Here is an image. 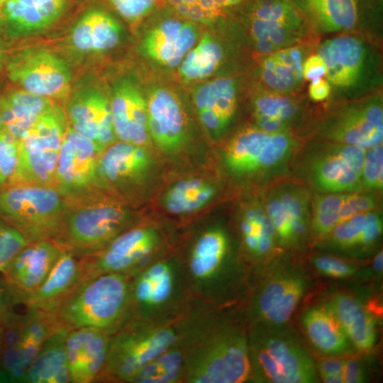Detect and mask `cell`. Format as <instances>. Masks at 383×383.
<instances>
[{"label":"cell","instance_id":"cell-57","mask_svg":"<svg viewBox=\"0 0 383 383\" xmlns=\"http://www.w3.org/2000/svg\"><path fill=\"white\" fill-rule=\"evenodd\" d=\"M5 48L2 40L0 38V70L3 65L5 59Z\"/></svg>","mask_w":383,"mask_h":383},{"label":"cell","instance_id":"cell-33","mask_svg":"<svg viewBox=\"0 0 383 383\" xmlns=\"http://www.w3.org/2000/svg\"><path fill=\"white\" fill-rule=\"evenodd\" d=\"M306 24L316 31L338 33L353 29L357 22L356 0H292Z\"/></svg>","mask_w":383,"mask_h":383},{"label":"cell","instance_id":"cell-47","mask_svg":"<svg viewBox=\"0 0 383 383\" xmlns=\"http://www.w3.org/2000/svg\"><path fill=\"white\" fill-rule=\"evenodd\" d=\"M378 201L372 194L350 192L339 212V224L357 214L375 210Z\"/></svg>","mask_w":383,"mask_h":383},{"label":"cell","instance_id":"cell-4","mask_svg":"<svg viewBox=\"0 0 383 383\" xmlns=\"http://www.w3.org/2000/svg\"><path fill=\"white\" fill-rule=\"evenodd\" d=\"M64 199V219L55 241L79 257L98 251L133 226L130 211L107 192Z\"/></svg>","mask_w":383,"mask_h":383},{"label":"cell","instance_id":"cell-3","mask_svg":"<svg viewBox=\"0 0 383 383\" xmlns=\"http://www.w3.org/2000/svg\"><path fill=\"white\" fill-rule=\"evenodd\" d=\"M197 302L176 318L158 321L130 320L110 339L97 382L130 383L147 364L178 343L189 329Z\"/></svg>","mask_w":383,"mask_h":383},{"label":"cell","instance_id":"cell-23","mask_svg":"<svg viewBox=\"0 0 383 383\" xmlns=\"http://www.w3.org/2000/svg\"><path fill=\"white\" fill-rule=\"evenodd\" d=\"M111 335L107 331L94 327L69 331L66 351L71 382H97L105 364Z\"/></svg>","mask_w":383,"mask_h":383},{"label":"cell","instance_id":"cell-13","mask_svg":"<svg viewBox=\"0 0 383 383\" xmlns=\"http://www.w3.org/2000/svg\"><path fill=\"white\" fill-rule=\"evenodd\" d=\"M295 145L289 131H267L257 126L244 128L228 143L226 163L238 174L272 172L287 162Z\"/></svg>","mask_w":383,"mask_h":383},{"label":"cell","instance_id":"cell-6","mask_svg":"<svg viewBox=\"0 0 383 383\" xmlns=\"http://www.w3.org/2000/svg\"><path fill=\"white\" fill-rule=\"evenodd\" d=\"M194 302L179 256L163 252L130 275L128 321L172 319Z\"/></svg>","mask_w":383,"mask_h":383},{"label":"cell","instance_id":"cell-41","mask_svg":"<svg viewBox=\"0 0 383 383\" xmlns=\"http://www.w3.org/2000/svg\"><path fill=\"white\" fill-rule=\"evenodd\" d=\"M223 57L221 45L211 35L206 33L181 62L179 74L187 81L206 78L218 69Z\"/></svg>","mask_w":383,"mask_h":383},{"label":"cell","instance_id":"cell-55","mask_svg":"<svg viewBox=\"0 0 383 383\" xmlns=\"http://www.w3.org/2000/svg\"><path fill=\"white\" fill-rule=\"evenodd\" d=\"M243 0H215L218 8L222 9L239 4Z\"/></svg>","mask_w":383,"mask_h":383},{"label":"cell","instance_id":"cell-44","mask_svg":"<svg viewBox=\"0 0 383 383\" xmlns=\"http://www.w3.org/2000/svg\"><path fill=\"white\" fill-rule=\"evenodd\" d=\"M18 159L19 139L9 132H0V187L11 184Z\"/></svg>","mask_w":383,"mask_h":383},{"label":"cell","instance_id":"cell-54","mask_svg":"<svg viewBox=\"0 0 383 383\" xmlns=\"http://www.w3.org/2000/svg\"><path fill=\"white\" fill-rule=\"evenodd\" d=\"M331 94V86L323 78L311 81L309 87V97L315 101H321L328 97Z\"/></svg>","mask_w":383,"mask_h":383},{"label":"cell","instance_id":"cell-2","mask_svg":"<svg viewBox=\"0 0 383 383\" xmlns=\"http://www.w3.org/2000/svg\"><path fill=\"white\" fill-rule=\"evenodd\" d=\"M179 257L194 300L213 308L236 304L250 270L233 258L224 229L213 226L201 231Z\"/></svg>","mask_w":383,"mask_h":383},{"label":"cell","instance_id":"cell-50","mask_svg":"<svg viewBox=\"0 0 383 383\" xmlns=\"http://www.w3.org/2000/svg\"><path fill=\"white\" fill-rule=\"evenodd\" d=\"M344 365L345 358L329 357L319 360L316 365L323 382L343 383Z\"/></svg>","mask_w":383,"mask_h":383},{"label":"cell","instance_id":"cell-45","mask_svg":"<svg viewBox=\"0 0 383 383\" xmlns=\"http://www.w3.org/2000/svg\"><path fill=\"white\" fill-rule=\"evenodd\" d=\"M362 189L380 191L383 187L382 144L367 149L362 171Z\"/></svg>","mask_w":383,"mask_h":383},{"label":"cell","instance_id":"cell-12","mask_svg":"<svg viewBox=\"0 0 383 383\" xmlns=\"http://www.w3.org/2000/svg\"><path fill=\"white\" fill-rule=\"evenodd\" d=\"M164 244L158 228L133 226L98 251L79 257L82 283L104 274L131 275L162 254Z\"/></svg>","mask_w":383,"mask_h":383},{"label":"cell","instance_id":"cell-24","mask_svg":"<svg viewBox=\"0 0 383 383\" xmlns=\"http://www.w3.org/2000/svg\"><path fill=\"white\" fill-rule=\"evenodd\" d=\"M146 101L150 136L162 150H177L186 136V118L178 97L169 89L155 88Z\"/></svg>","mask_w":383,"mask_h":383},{"label":"cell","instance_id":"cell-20","mask_svg":"<svg viewBox=\"0 0 383 383\" xmlns=\"http://www.w3.org/2000/svg\"><path fill=\"white\" fill-rule=\"evenodd\" d=\"M63 250L53 240H42L27 243L11 260L2 274L18 304L42 285Z\"/></svg>","mask_w":383,"mask_h":383},{"label":"cell","instance_id":"cell-14","mask_svg":"<svg viewBox=\"0 0 383 383\" xmlns=\"http://www.w3.org/2000/svg\"><path fill=\"white\" fill-rule=\"evenodd\" d=\"M318 134L326 140L369 149L382 144V94L374 92L347 101L320 125Z\"/></svg>","mask_w":383,"mask_h":383},{"label":"cell","instance_id":"cell-19","mask_svg":"<svg viewBox=\"0 0 383 383\" xmlns=\"http://www.w3.org/2000/svg\"><path fill=\"white\" fill-rule=\"evenodd\" d=\"M309 202L307 190L294 184L279 185L269 192L264 207L278 245L295 248L306 239L311 230Z\"/></svg>","mask_w":383,"mask_h":383},{"label":"cell","instance_id":"cell-27","mask_svg":"<svg viewBox=\"0 0 383 383\" xmlns=\"http://www.w3.org/2000/svg\"><path fill=\"white\" fill-rule=\"evenodd\" d=\"M71 0H8L0 6V28L18 37L43 30L62 14Z\"/></svg>","mask_w":383,"mask_h":383},{"label":"cell","instance_id":"cell-37","mask_svg":"<svg viewBox=\"0 0 383 383\" xmlns=\"http://www.w3.org/2000/svg\"><path fill=\"white\" fill-rule=\"evenodd\" d=\"M382 233V214L379 211L372 210L340 223L326 238L335 249L355 252L374 247Z\"/></svg>","mask_w":383,"mask_h":383},{"label":"cell","instance_id":"cell-40","mask_svg":"<svg viewBox=\"0 0 383 383\" xmlns=\"http://www.w3.org/2000/svg\"><path fill=\"white\" fill-rule=\"evenodd\" d=\"M186 348L182 339L144 366L130 383H184Z\"/></svg>","mask_w":383,"mask_h":383},{"label":"cell","instance_id":"cell-52","mask_svg":"<svg viewBox=\"0 0 383 383\" xmlns=\"http://www.w3.org/2000/svg\"><path fill=\"white\" fill-rule=\"evenodd\" d=\"M302 71L304 80L313 81L326 77L327 67L323 60L318 54L312 55L305 59Z\"/></svg>","mask_w":383,"mask_h":383},{"label":"cell","instance_id":"cell-11","mask_svg":"<svg viewBox=\"0 0 383 383\" xmlns=\"http://www.w3.org/2000/svg\"><path fill=\"white\" fill-rule=\"evenodd\" d=\"M68 124L63 111L54 104L19 139L18 165L11 184L54 187L62 142Z\"/></svg>","mask_w":383,"mask_h":383},{"label":"cell","instance_id":"cell-28","mask_svg":"<svg viewBox=\"0 0 383 383\" xmlns=\"http://www.w3.org/2000/svg\"><path fill=\"white\" fill-rule=\"evenodd\" d=\"M198 37L193 23L167 19L150 30L143 42L145 52L151 59L167 67L178 65Z\"/></svg>","mask_w":383,"mask_h":383},{"label":"cell","instance_id":"cell-60","mask_svg":"<svg viewBox=\"0 0 383 383\" xmlns=\"http://www.w3.org/2000/svg\"><path fill=\"white\" fill-rule=\"evenodd\" d=\"M8 1V0H0V6H1V4H4L5 1Z\"/></svg>","mask_w":383,"mask_h":383},{"label":"cell","instance_id":"cell-8","mask_svg":"<svg viewBox=\"0 0 383 383\" xmlns=\"http://www.w3.org/2000/svg\"><path fill=\"white\" fill-rule=\"evenodd\" d=\"M130 275L104 274L82 282L55 314L69 329L94 327L111 334L129 319Z\"/></svg>","mask_w":383,"mask_h":383},{"label":"cell","instance_id":"cell-1","mask_svg":"<svg viewBox=\"0 0 383 383\" xmlns=\"http://www.w3.org/2000/svg\"><path fill=\"white\" fill-rule=\"evenodd\" d=\"M184 337V383H242L250 380L248 325L235 306L201 304Z\"/></svg>","mask_w":383,"mask_h":383},{"label":"cell","instance_id":"cell-48","mask_svg":"<svg viewBox=\"0 0 383 383\" xmlns=\"http://www.w3.org/2000/svg\"><path fill=\"white\" fill-rule=\"evenodd\" d=\"M116 11L129 21H136L153 8L155 0H109Z\"/></svg>","mask_w":383,"mask_h":383},{"label":"cell","instance_id":"cell-7","mask_svg":"<svg viewBox=\"0 0 383 383\" xmlns=\"http://www.w3.org/2000/svg\"><path fill=\"white\" fill-rule=\"evenodd\" d=\"M309 286L300 268L262 264L250 270L245 289L235 307L247 325L287 323Z\"/></svg>","mask_w":383,"mask_h":383},{"label":"cell","instance_id":"cell-51","mask_svg":"<svg viewBox=\"0 0 383 383\" xmlns=\"http://www.w3.org/2000/svg\"><path fill=\"white\" fill-rule=\"evenodd\" d=\"M18 305L14 294L4 280L0 279V327H2L15 313L14 306Z\"/></svg>","mask_w":383,"mask_h":383},{"label":"cell","instance_id":"cell-35","mask_svg":"<svg viewBox=\"0 0 383 383\" xmlns=\"http://www.w3.org/2000/svg\"><path fill=\"white\" fill-rule=\"evenodd\" d=\"M70 330L62 326L49 336L27 369L24 382H71L66 351V338Z\"/></svg>","mask_w":383,"mask_h":383},{"label":"cell","instance_id":"cell-18","mask_svg":"<svg viewBox=\"0 0 383 383\" xmlns=\"http://www.w3.org/2000/svg\"><path fill=\"white\" fill-rule=\"evenodd\" d=\"M367 149L329 142L310 158L311 181L324 193L359 192Z\"/></svg>","mask_w":383,"mask_h":383},{"label":"cell","instance_id":"cell-15","mask_svg":"<svg viewBox=\"0 0 383 383\" xmlns=\"http://www.w3.org/2000/svg\"><path fill=\"white\" fill-rule=\"evenodd\" d=\"M307 31V24L292 0H257L250 10L248 32L260 54L297 45Z\"/></svg>","mask_w":383,"mask_h":383},{"label":"cell","instance_id":"cell-30","mask_svg":"<svg viewBox=\"0 0 383 383\" xmlns=\"http://www.w3.org/2000/svg\"><path fill=\"white\" fill-rule=\"evenodd\" d=\"M238 228L245 261L255 267L266 262L278 244L264 206L254 204L243 210Z\"/></svg>","mask_w":383,"mask_h":383},{"label":"cell","instance_id":"cell-29","mask_svg":"<svg viewBox=\"0 0 383 383\" xmlns=\"http://www.w3.org/2000/svg\"><path fill=\"white\" fill-rule=\"evenodd\" d=\"M199 118L213 135L221 133L233 119L238 104L236 82L220 77L201 85L194 95Z\"/></svg>","mask_w":383,"mask_h":383},{"label":"cell","instance_id":"cell-32","mask_svg":"<svg viewBox=\"0 0 383 383\" xmlns=\"http://www.w3.org/2000/svg\"><path fill=\"white\" fill-rule=\"evenodd\" d=\"M306 335L313 347L329 356L350 353L353 345L336 316L326 303L307 309L302 318Z\"/></svg>","mask_w":383,"mask_h":383},{"label":"cell","instance_id":"cell-9","mask_svg":"<svg viewBox=\"0 0 383 383\" xmlns=\"http://www.w3.org/2000/svg\"><path fill=\"white\" fill-rule=\"evenodd\" d=\"M317 54L327 67L331 94L347 101L374 93L382 84V60L373 45L345 34L320 43Z\"/></svg>","mask_w":383,"mask_h":383},{"label":"cell","instance_id":"cell-42","mask_svg":"<svg viewBox=\"0 0 383 383\" xmlns=\"http://www.w3.org/2000/svg\"><path fill=\"white\" fill-rule=\"evenodd\" d=\"M214 194V187L206 181L184 179L169 189L165 194L164 204L171 213L187 214L204 206Z\"/></svg>","mask_w":383,"mask_h":383},{"label":"cell","instance_id":"cell-21","mask_svg":"<svg viewBox=\"0 0 383 383\" xmlns=\"http://www.w3.org/2000/svg\"><path fill=\"white\" fill-rule=\"evenodd\" d=\"M150 165L144 146L118 141L103 150L97 161V177L101 188L126 193L142 179Z\"/></svg>","mask_w":383,"mask_h":383},{"label":"cell","instance_id":"cell-10","mask_svg":"<svg viewBox=\"0 0 383 383\" xmlns=\"http://www.w3.org/2000/svg\"><path fill=\"white\" fill-rule=\"evenodd\" d=\"M65 210V199L54 187L16 184L0 187V216L28 243L55 240Z\"/></svg>","mask_w":383,"mask_h":383},{"label":"cell","instance_id":"cell-59","mask_svg":"<svg viewBox=\"0 0 383 383\" xmlns=\"http://www.w3.org/2000/svg\"><path fill=\"white\" fill-rule=\"evenodd\" d=\"M2 338H3V330H2V327H0V355H1V347H2Z\"/></svg>","mask_w":383,"mask_h":383},{"label":"cell","instance_id":"cell-17","mask_svg":"<svg viewBox=\"0 0 383 383\" xmlns=\"http://www.w3.org/2000/svg\"><path fill=\"white\" fill-rule=\"evenodd\" d=\"M100 153L94 142L67 126L54 181V187L63 197L103 190L97 177V161Z\"/></svg>","mask_w":383,"mask_h":383},{"label":"cell","instance_id":"cell-5","mask_svg":"<svg viewBox=\"0 0 383 383\" xmlns=\"http://www.w3.org/2000/svg\"><path fill=\"white\" fill-rule=\"evenodd\" d=\"M250 380L265 383H313L316 365L297 333L285 324L248 326Z\"/></svg>","mask_w":383,"mask_h":383},{"label":"cell","instance_id":"cell-36","mask_svg":"<svg viewBox=\"0 0 383 383\" xmlns=\"http://www.w3.org/2000/svg\"><path fill=\"white\" fill-rule=\"evenodd\" d=\"M291 94L259 89L252 101L257 126L267 131H289L302 111L301 101Z\"/></svg>","mask_w":383,"mask_h":383},{"label":"cell","instance_id":"cell-43","mask_svg":"<svg viewBox=\"0 0 383 383\" xmlns=\"http://www.w3.org/2000/svg\"><path fill=\"white\" fill-rule=\"evenodd\" d=\"M350 192L316 195L313 202L311 230L318 238H325L339 224V212Z\"/></svg>","mask_w":383,"mask_h":383},{"label":"cell","instance_id":"cell-46","mask_svg":"<svg viewBox=\"0 0 383 383\" xmlns=\"http://www.w3.org/2000/svg\"><path fill=\"white\" fill-rule=\"evenodd\" d=\"M28 243L23 235L0 216V272Z\"/></svg>","mask_w":383,"mask_h":383},{"label":"cell","instance_id":"cell-53","mask_svg":"<svg viewBox=\"0 0 383 383\" xmlns=\"http://www.w3.org/2000/svg\"><path fill=\"white\" fill-rule=\"evenodd\" d=\"M365 379L363 365L355 359H345L343 383H360Z\"/></svg>","mask_w":383,"mask_h":383},{"label":"cell","instance_id":"cell-22","mask_svg":"<svg viewBox=\"0 0 383 383\" xmlns=\"http://www.w3.org/2000/svg\"><path fill=\"white\" fill-rule=\"evenodd\" d=\"M67 116L70 126L94 142L101 152L117 140L110 101L97 90L76 93L68 104Z\"/></svg>","mask_w":383,"mask_h":383},{"label":"cell","instance_id":"cell-31","mask_svg":"<svg viewBox=\"0 0 383 383\" xmlns=\"http://www.w3.org/2000/svg\"><path fill=\"white\" fill-rule=\"evenodd\" d=\"M306 57L299 44L265 55L259 69L265 88L283 94L296 91L304 81L302 69Z\"/></svg>","mask_w":383,"mask_h":383},{"label":"cell","instance_id":"cell-16","mask_svg":"<svg viewBox=\"0 0 383 383\" xmlns=\"http://www.w3.org/2000/svg\"><path fill=\"white\" fill-rule=\"evenodd\" d=\"M6 70L10 79L30 93L59 99L70 93L71 76L66 63L48 50H23L9 58Z\"/></svg>","mask_w":383,"mask_h":383},{"label":"cell","instance_id":"cell-34","mask_svg":"<svg viewBox=\"0 0 383 383\" xmlns=\"http://www.w3.org/2000/svg\"><path fill=\"white\" fill-rule=\"evenodd\" d=\"M343 326L353 347L368 352L376 342V320L368 308L346 294H338L326 303Z\"/></svg>","mask_w":383,"mask_h":383},{"label":"cell","instance_id":"cell-39","mask_svg":"<svg viewBox=\"0 0 383 383\" xmlns=\"http://www.w3.org/2000/svg\"><path fill=\"white\" fill-rule=\"evenodd\" d=\"M62 326L54 314L34 309L26 310L23 314L20 342V366L24 380L27 369L45 341Z\"/></svg>","mask_w":383,"mask_h":383},{"label":"cell","instance_id":"cell-58","mask_svg":"<svg viewBox=\"0 0 383 383\" xmlns=\"http://www.w3.org/2000/svg\"><path fill=\"white\" fill-rule=\"evenodd\" d=\"M198 1L199 0H169L171 4L177 3V2H181V3L187 4H198Z\"/></svg>","mask_w":383,"mask_h":383},{"label":"cell","instance_id":"cell-38","mask_svg":"<svg viewBox=\"0 0 383 383\" xmlns=\"http://www.w3.org/2000/svg\"><path fill=\"white\" fill-rule=\"evenodd\" d=\"M121 27L107 13L93 9L77 21L72 33V43L83 52H99L113 48L119 41Z\"/></svg>","mask_w":383,"mask_h":383},{"label":"cell","instance_id":"cell-49","mask_svg":"<svg viewBox=\"0 0 383 383\" xmlns=\"http://www.w3.org/2000/svg\"><path fill=\"white\" fill-rule=\"evenodd\" d=\"M313 262L319 272L333 278L348 277L355 270L351 265L331 256L316 257Z\"/></svg>","mask_w":383,"mask_h":383},{"label":"cell","instance_id":"cell-26","mask_svg":"<svg viewBox=\"0 0 383 383\" xmlns=\"http://www.w3.org/2000/svg\"><path fill=\"white\" fill-rule=\"evenodd\" d=\"M81 284L79 257L64 249L44 282L24 301L23 305L27 309L55 315Z\"/></svg>","mask_w":383,"mask_h":383},{"label":"cell","instance_id":"cell-56","mask_svg":"<svg viewBox=\"0 0 383 383\" xmlns=\"http://www.w3.org/2000/svg\"><path fill=\"white\" fill-rule=\"evenodd\" d=\"M382 251H381L376 256L374 262V269L379 272H382Z\"/></svg>","mask_w":383,"mask_h":383},{"label":"cell","instance_id":"cell-25","mask_svg":"<svg viewBox=\"0 0 383 383\" xmlns=\"http://www.w3.org/2000/svg\"><path fill=\"white\" fill-rule=\"evenodd\" d=\"M111 104L113 129L118 140L145 146L150 140L147 101L139 89L123 81L114 89Z\"/></svg>","mask_w":383,"mask_h":383}]
</instances>
